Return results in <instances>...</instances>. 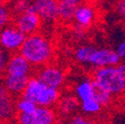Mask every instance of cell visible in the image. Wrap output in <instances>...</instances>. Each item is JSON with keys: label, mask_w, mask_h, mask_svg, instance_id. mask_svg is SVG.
Masks as SVG:
<instances>
[{"label": "cell", "mask_w": 125, "mask_h": 124, "mask_svg": "<svg viewBox=\"0 0 125 124\" xmlns=\"http://www.w3.org/2000/svg\"><path fill=\"white\" fill-rule=\"evenodd\" d=\"M19 53L32 67H44L50 64L55 55L52 41L43 34L36 33L28 36Z\"/></svg>", "instance_id": "obj_1"}, {"label": "cell", "mask_w": 125, "mask_h": 124, "mask_svg": "<svg viewBox=\"0 0 125 124\" xmlns=\"http://www.w3.org/2000/svg\"><path fill=\"white\" fill-rule=\"evenodd\" d=\"M92 81L98 89L119 97L125 94V65L94 70Z\"/></svg>", "instance_id": "obj_2"}, {"label": "cell", "mask_w": 125, "mask_h": 124, "mask_svg": "<svg viewBox=\"0 0 125 124\" xmlns=\"http://www.w3.org/2000/svg\"><path fill=\"white\" fill-rule=\"evenodd\" d=\"M22 96L32 100L39 107L49 108L57 105L62 97L59 89L49 87L41 83L36 76H32L30 79Z\"/></svg>", "instance_id": "obj_3"}, {"label": "cell", "mask_w": 125, "mask_h": 124, "mask_svg": "<svg viewBox=\"0 0 125 124\" xmlns=\"http://www.w3.org/2000/svg\"><path fill=\"white\" fill-rule=\"evenodd\" d=\"M26 36L14 24L0 30V48L7 53L16 54L20 51L26 40Z\"/></svg>", "instance_id": "obj_4"}, {"label": "cell", "mask_w": 125, "mask_h": 124, "mask_svg": "<svg viewBox=\"0 0 125 124\" xmlns=\"http://www.w3.org/2000/svg\"><path fill=\"white\" fill-rule=\"evenodd\" d=\"M14 25L26 37L38 33V30L41 26V18L37 14L32 2L25 12L16 15L14 20Z\"/></svg>", "instance_id": "obj_5"}, {"label": "cell", "mask_w": 125, "mask_h": 124, "mask_svg": "<svg viewBox=\"0 0 125 124\" xmlns=\"http://www.w3.org/2000/svg\"><path fill=\"white\" fill-rule=\"evenodd\" d=\"M36 77L49 87L60 90V88L65 83L66 72L61 67L49 64L40 68Z\"/></svg>", "instance_id": "obj_6"}, {"label": "cell", "mask_w": 125, "mask_h": 124, "mask_svg": "<svg viewBox=\"0 0 125 124\" xmlns=\"http://www.w3.org/2000/svg\"><path fill=\"white\" fill-rule=\"evenodd\" d=\"M18 124H56L57 114L53 108L38 107L31 114H17Z\"/></svg>", "instance_id": "obj_7"}, {"label": "cell", "mask_w": 125, "mask_h": 124, "mask_svg": "<svg viewBox=\"0 0 125 124\" xmlns=\"http://www.w3.org/2000/svg\"><path fill=\"white\" fill-rule=\"evenodd\" d=\"M120 62L121 60L115 50L109 48H98L94 50L91 56L89 67L94 68L95 70L107 67H115L121 64Z\"/></svg>", "instance_id": "obj_8"}, {"label": "cell", "mask_w": 125, "mask_h": 124, "mask_svg": "<svg viewBox=\"0 0 125 124\" xmlns=\"http://www.w3.org/2000/svg\"><path fill=\"white\" fill-rule=\"evenodd\" d=\"M31 73H32V66L20 53L10 56L5 74L11 76L31 77Z\"/></svg>", "instance_id": "obj_9"}, {"label": "cell", "mask_w": 125, "mask_h": 124, "mask_svg": "<svg viewBox=\"0 0 125 124\" xmlns=\"http://www.w3.org/2000/svg\"><path fill=\"white\" fill-rule=\"evenodd\" d=\"M16 102L12 94L0 84V122H6L12 119L16 114Z\"/></svg>", "instance_id": "obj_10"}, {"label": "cell", "mask_w": 125, "mask_h": 124, "mask_svg": "<svg viewBox=\"0 0 125 124\" xmlns=\"http://www.w3.org/2000/svg\"><path fill=\"white\" fill-rule=\"evenodd\" d=\"M32 3L41 20L46 22H54L59 19L58 2L55 0H37Z\"/></svg>", "instance_id": "obj_11"}, {"label": "cell", "mask_w": 125, "mask_h": 124, "mask_svg": "<svg viewBox=\"0 0 125 124\" xmlns=\"http://www.w3.org/2000/svg\"><path fill=\"white\" fill-rule=\"evenodd\" d=\"M95 18H96V11L94 7L88 3L82 2V4L76 9L73 20L75 21V25L83 29H87L94 23Z\"/></svg>", "instance_id": "obj_12"}, {"label": "cell", "mask_w": 125, "mask_h": 124, "mask_svg": "<svg viewBox=\"0 0 125 124\" xmlns=\"http://www.w3.org/2000/svg\"><path fill=\"white\" fill-rule=\"evenodd\" d=\"M96 90L97 87L93 83L92 79H84L75 85L74 94L81 103L92 98H95Z\"/></svg>", "instance_id": "obj_13"}, {"label": "cell", "mask_w": 125, "mask_h": 124, "mask_svg": "<svg viewBox=\"0 0 125 124\" xmlns=\"http://www.w3.org/2000/svg\"><path fill=\"white\" fill-rule=\"evenodd\" d=\"M82 4L79 0H61L58 1V16L64 22H70L74 19L76 9Z\"/></svg>", "instance_id": "obj_14"}, {"label": "cell", "mask_w": 125, "mask_h": 124, "mask_svg": "<svg viewBox=\"0 0 125 124\" xmlns=\"http://www.w3.org/2000/svg\"><path fill=\"white\" fill-rule=\"evenodd\" d=\"M31 77L11 76V75L5 74L3 79V85L12 95L23 94Z\"/></svg>", "instance_id": "obj_15"}, {"label": "cell", "mask_w": 125, "mask_h": 124, "mask_svg": "<svg viewBox=\"0 0 125 124\" xmlns=\"http://www.w3.org/2000/svg\"><path fill=\"white\" fill-rule=\"evenodd\" d=\"M79 108H81V103L76 96L73 94H66L65 96H62L58 103V111L64 116L75 115L74 113Z\"/></svg>", "instance_id": "obj_16"}, {"label": "cell", "mask_w": 125, "mask_h": 124, "mask_svg": "<svg viewBox=\"0 0 125 124\" xmlns=\"http://www.w3.org/2000/svg\"><path fill=\"white\" fill-rule=\"evenodd\" d=\"M95 48L92 47L91 45H82L77 47L74 52V58L76 62L81 65L89 66L91 56L94 52Z\"/></svg>", "instance_id": "obj_17"}, {"label": "cell", "mask_w": 125, "mask_h": 124, "mask_svg": "<svg viewBox=\"0 0 125 124\" xmlns=\"http://www.w3.org/2000/svg\"><path fill=\"white\" fill-rule=\"evenodd\" d=\"M39 106L26 97L21 96L16 100V110L19 114H31L33 113Z\"/></svg>", "instance_id": "obj_18"}, {"label": "cell", "mask_w": 125, "mask_h": 124, "mask_svg": "<svg viewBox=\"0 0 125 124\" xmlns=\"http://www.w3.org/2000/svg\"><path fill=\"white\" fill-rule=\"evenodd\" d=\"M102 107L103 106L98 102L96 98H92V99L81 102V110L85 115H95L101 111Z\"/></svg>", "instance_id": "obj_19"}, {"label": "cell", "mask_w": 125, "mask_h": 124, "mask_svg": "<svg viewBox=\"0 0 125 124\" xmlns=\"http://www.w3.org/2000/svg\"><path fill=\"white\" fill-rule=\"evenodd\" d=\"M10 11L3 1H0V30H2L9 25L10 22Z\"/></svg>", "instance_id": "obj_20"}, {"label": "cell", "mask_w": 125, "mask_h": 124, "mask_svg": "<svg viewBox=\"0 0 125 124\" xmlns=\"http://www.w3.org/2000/svg\"><path fill=\"white\" fill-rule=\"evenodd\" d=\"M95 98L98 100V102L102 105V106H108L110 105L113 100H114V96L108 92L104 91V90H101V89H98L96 90V95H95Z\"/></svg>", "instance_id": "obj_21"}, {"label": "cell", "mask_w": 125, "mask_h": 124, "mask_svg": "<svg viewBox=\"0 0 125 124\" xmlns=\"http://www.w3.org/2000/svg\"><path fill=\"white\" fill-rule=\"evenodd\" d=\"M9 59H10L9 54L0 48V77H2L6 73Z\"/></svg>", "instance_id": "obj_22"}, {"label": "cell", "mask_w": 125, "mask_h": 124, "mask_svg": "<svg viewBox=\"0 0 125 124\" xmlns=\"http://www.w3.org/2000/svg\"><path fill=\"white\" fill-rule=\"evenodd\" d=\"M69 124H96V123L91 119H88L83 114H75L72 116Z\"/></svg>", "instance_id": "obj_23"}, {"label": "cell", "mask_w": 125, "mask_h": 124, "mask_svg": "<svg viewBox=\"0 0 125 124\" xmlns=\"http://www.w3.org/2000/svg\"><path fill=\"white\" fill-rule=\"evenodd\" d=\"M30 5H31V2H29V1H17L12 6V9L15 14L19 15V14L25 12Z\"/></svg>", "instance_id": "obj_24"}, {"label": "cell", "mask_w": 125, "mask_h": 124, "mask_svg": "<svg viewBox=\"0 0 125 124\" xmlns=\"http://www.w3.org/2000/svg\"><path fill=\"white\" fill-rule=\"evenodd\" d=\"M115 52L117 53L121 61H125V40H122L119 43H117Z\"/></svg>", "instance_id": "obj_25"}, {"label": "cell", "mask_w": 125, "mask_h": 124, "mask_svg": "<svg viewBox=\"0 0 125 124\" xmlns=\"http://www.w3.org/2000/svg\"><path fill=\"white\" fill-rule=\"evenodd\" d=\"M84 32H85V29H83V28H82V27H80V26H77V25L74 26L73 35H74L75 38H77V39H82V38H83V36H84Z\"/></svg>", "instance_id": "obj_26"}, {"label": "cell", "mask_w": 125, "mask_h": 124, "mask_svg": "<svg viewBox=\"0 0 125 124\" xmlns=\"http://www.w3.org/2000/svg\"><path fill=\"white\" fill-rule=\"evenodd\" d=\"M117 10H118V13L120 14L121 18L125 22V0L118 2V4H117Z\"/></svg>", "instance_id": "obj_27"}, {"label": "cell", "mask_w": 125, "mask_h": 124, "mask_svg": "<svg viewBox=\"0 0 125 124\" xmlns=\"http://www.w3.org/2000/svg\"><path fill=\"white\" fill-rule=\"evenodd\" d=\"M0 124H3V123H1V122H0Z\"/></svg>", "instance_id": "obj_28"}, {"label": "cell", "mask_w": 125, "mask_h": 124, "mask_svg": "<svg viewBox=\"0 0 125 124\" xmlns=\"http://www.w3.org/2000/svg\"><path fill=\"white\" fill-rule=\"evenodd\" d=\"M124 65H125V63H124Z\"/></svg>", "instance_id": "obj_29"}]
</instances>
